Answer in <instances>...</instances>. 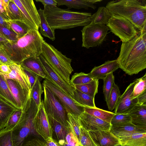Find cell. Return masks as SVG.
Returning a JSON list of instances; mask_svg holds the SVG:
<instances>
[{
  "label": "cell",
  "instance_id": "6da1fadb",
  "mask_svg": "<svg viewBox=\"0 0 146 146\" xmlns=\"http://www.w3.org/2000/svg\"><path fill=\"white\" fill-rule=\"evenodd\" d=\"M146 24L130 41L122 42L117 59L119 68L126 74H137L146 68Z\"/></svg>",
  "mask_w": 146,
  "mask_h": 146
},
{
  "label": "cell",
  "instance_id": "7a4b0ae2",
  "mask_svg": "<svg viewBox=\"0 0 146 146\" xmlns=\"http://www.w3.org/2000/svg\"><path fill=\"white\" fill-rule=\"evenodd\" d=\"M43 41L38 30L31 29L23 37L9 40L1 48L13 63L20 64L27 58L39 56L42 52Z\"/></svg>",
  "mask_w": 146,
  "mask_h": 146
},
{
  "label": "cell",
  "instance_id": "3957f363",
  "mask_svg": "<svg viewBox=\"0 0 146 146\" xmlns=\"http://www.w3.org/2000/svg\"><path fill=\"white\" fill-rule=\"evenodd\" d=\"M43 10L47 21L54 31L84 27L91 22V13L74 11L47 5L44 6Z\"/></svg>",
  "mask_w": 146,
  "mask_h": 146
},
{
  "label": "cell",
  "instance_id": "277c9868",
  "mask_svg": "<svg viewBox=\"0 0 146 146\" xmlns=\"http://www.w3.org/2000/svg\"><path fill=\"white\" fill-rule=\"evenodd\" d=\"M39 107L30 95L22 109L19 121L12 130L13 146H23L27 141L34 137L42 138L35 128V118Z\"/></svg>",
  "mask_w": 146,
  "mask_h": 146
},
{
  "label": "cell",
  "instance_id": "5b68a950",
  "mask_svg": "<svg viewBox=\"0 0 146 146\" xmlns=\"http://www.w3.org/2000/svg\"><path fill=\"white\" fill-rule=\"evenodd\" d=\"M111 15L122 16L139 31L146 24V1L116 0L109 2L106 7Z\"/></svg>",
  "mask_w": 146,
  "mask_h": 146
},
{
  "label": "cell",
  "instance_id": "8992f818",
  "mask_svg": "<svg viewBox=\"0 0 146 146\" xmlns=\"http://www.w3.org/2000/svg\"><path fill=\"white\" fill-rule=\"evenodd\" d=\"M41 54L64 80L70 84V77L73 71L71 64L72 59L67 57L53 46L44 40L42 43Z\"/></svg>",
  "mask_w": 146,
  "mask_h": 146
},
{
  "label": "cell",
  "instance_id": "52a82bcc",
  "mask_svg": "<svg viewBox=\"0 0 146 146\" xmlns=\"http://www.w3.org/2000/svg\"><path fill=\"white\" fill-rule=\"evenodd\" d=\"M43 86L44 93L43 104L47 115L68 127L67 123L68 113L51 90L45 85L43 84Z\"/></svg>",
  "mask_w": 146,
  "mask_h": 146
},
{
  "label": "cell",
  "instance_id": "ba28073f",
  "mask_svg": "<svg viewBox=\"0 0 146 146\" xmlns=\"http://www.w3.org/2000/svg\"><path fill=\"white\" fill-rule=\"evenodd\" d=\"M106 26L113 33L120 39L122 42L131 40L139 32L128 20L118 15H111Z\"/></svg>",
  "mask_w": 146,
  "mask_h": 146
},
{
  "label": "cell",
  "instance_id": "9c48e42d",
  "mask_svg": "<svg viewBox=\"0 0 146 146\" xmlns=\"http://www.w3.org/2000/svg\"><path fill=\"white\" fill-rule=\"evenodd\" d=\"M109 29L106 25L90 23L81 30L82 46L87 49L101 45L105 40Z\"/></svg>",
  "mask_w": 146,
  "mask_h": 146
},
{
  "label": "cell",
  "instance_id": "30bf717a",
  "mask_svg": "<svg viewBox=\"0 0 146 146\" xmlns=\"http://www.w3.org/2000/svg\"><path fill=\"white\" fill-rule=\"evenodd\" d=\"M43 84L51 90L57 97L68 113L79 117L84 111V107L77 103L72 97L48 80L45 79Z\"/></svg>",
  "mask_w": 146,
  "mask_h": 146
},
{
  "label": "cell",
  "instance_id": "8fae6325",
  "mask_svg": "<svg viewBox=\"0 0 146 146\" xmlns=\"http://www.w3.org/2000/svg\"><path fill=\"white\" fill-rule=\"evenodd\" d=\"M21 11L24 22L31 29L38 30L40 19L33 0H13Z\"/></svg>",
  "mask_w": 146,
  "mask_h": 146
},
{
  "label": "cell",
  "instance_id": "7c38bea8",
  "mask_svg": "<svg viewBox=\"0 0 146 146\" xmlns=\"http://www.w3.org/2000/svg\"><path fill=\"white\" fill-rule=\"evenodd\" d=\"M38 57L46 76V79L51 82L72 98L74 91L75 89L74 87L65 82L49 65L41 54Z\"/></svg>",
  "mask_w": 146,
  "mask_h": 146
},
{
  "label": "cell",
  "instance_id": "4fadbf2b",
  "mask_svg": "<svg viewBox=\"0 0 146 146\" xmlns=\"http://www.w3.org/2000/svg\"><path fill=\"white\" fill-rule=\"evenodd\" d=\"M135 82L130 84L124 93L121 95L115 109V114H127L136 104H138L137 98H133L132 93Z\"/></svg>",
  "mask_w": 146,
  "mask_h": 146
},
{
  "label": "cell",
  "instance_id": "5bb4252c",
  "mask_svg": "<svg viewBox=\"0 0 146 146\" xmlns=\"http://www.w3.org/2000/svg\"><path fill=\"white\" fill-rule=\"evenodd\" d=\"M78 120L81 126L87 131H110V123L90 115L85 111L79 116Z\"/></svg>",
  "mask_w": 146,
  "mask_h": 146
},
{
  "label": "cell",
  "instance_id": "9a60e30c",
  "mask_svg": "<svg viewBox=\"0 0 146 146\" xmlns=\"http://www.w3.org/2000/svg\"><path fill=\"white\" fill-rule=\"evenodd\" d=\"M34 124L36 131L44 140L51 137V128L43 107L42 101L35 117Z\"/></svg>",
  "mask_w": 146,
  "mask_h": 146
},
{
  "label": "cell",
  "instance_id": "2e32d148",
  "mask_svg": "<svg viewBox=\"0 0 146 146\" xmlns=\"http://www.w3.org/2000/svg\"><path fill=\"white\" fill-rule=\"evenodd\" d=\"M88 131L97 146H115L121 144L119 139L110 131L97 130Z\"/></svg>",
  "mask_w": 146,
  "mask_h": 146
},
{
  "label": "cell",
  "instance_id": "e0dca14e",
  "mask_svg": "<svg viewBox=\"0 0 146 146\" xmlns=\"http://www.w3.org/2000/svg\"><path fill=\"white\" fill-rule=\"evenodd\" d=\"M5 79L18 107L22 109L30 96L31 92L24 90L19 83L15 80L11 79Z\"/></svg>",
  "mask_w": 146,
  "mask_h": 146
},
{
  "label": "cell",
  "instance_id": "ac0fdd59",
  "mask_svg": "<svg viewBox=\"0 0 146 146\" xmlns=\"http://www.w3.org/2000/svg\"><path fill=\"white\" fill-rule=\"evenodd\" d=\"M51 131V138L59 146L65 141L67 135L71 131L69 128L58 122L52 117L47 116Z\"/></svg>",
  "mask_w": 146,
  "mask_h": 146
},
{
  "label": "cell",
  "instance_id": "d6986e66",
  "mask_svg": "<svg viewBox=\"0 0 146 146\" xmlns=\"http://www.w3.org/2000/svg\"><path fill=\"white\" fill-rule=\"evenodd\" d=\"M119 68L117 59L108 60L99 66L94 67L88 74L93 78L103 79L108 74L113 73Z\"/></svg>",
  "mask_w": 146,
  "mask_h": 146
},
{
  "label": "cell",
  "instance_id": "ffe728a7",
  "mask_svg": "<svg viewBox=\"0 0 146 146\" xmlns=\"http://www.w3.org/2000/svg\"><path fill=\"white\" fill-rule=\"evenodd\" d=\"M11 72L7 75H1L5 79H11L17 81L25 90L31 92V88L27 78L20 64L14 63L9 65Z\"/></svg>",
  "mask_w": 146,
  "mask_h": 146
},
{
  "label": "cell",
  "instance_id": "44dd1931",
  "mask_svg": "<svg viewBox=\"0 0 146 146\" xmlns=\"http://www.w3.org/2000/svg\"><path fill=\"white\" fill-rule=\"evenodd\" d=\"M131 123L138 127L146 130V106L137 104L128 113Z\"/></svg>",
  "mask_w": 146,
  "mask_h": 146
},
{
  "label": "cell",
  "instance_id": "7402d4cb",
  "mask_svg": "<svg viewBox=\"0 0 146 146\" xmlns=\"http://www.w3.org/2000/svg\"><path fill=\"white\" fill-rule=\"evenodd\" d=\"M110 131L119 139L131 133L146 132V130L129 123L119 125H111Z\"/></svg>",
  "mask_w": 146,
  "mask_h": 146
},
{
  "label": "cell",
  "instance_id": "603a6c76",
  "mask_svg": "<svg viewBox=\"0 0 146 146\" xmlns=\"http://www.w3.org/2000/svg\"><path fill=\"white\" fill-rule=\"evenodd\" d=\"M58 6L66 5L68 9L74 8L77 9L89 8L95 9L96 7L94 4L102 1V0H56Z\"/></svg>",
  "mask_w": 146,
  "mask_h": 146
},
{
  "label": "cell",
  "instance_id": "cb8c5ba5",
  "mask_svg": "<svg viewBox=\"0 0 146 146\" xmlns=\"http://www.w3.org/2000/svg\"><path fill=\"white\" fill-rule=\"evenodd\" d=\"M20 65L40 78L46 79V76L38 56L27 58L23 60Z\"/></svg>",
  "mask_w": 146,
  "mask_h": 146
},
{
  "label": "cell",
  "instance_id": "d4e9b609",
  "mask_svg": "<svg viewBox=\"0 0 146 146\" xmlns=\"http://www.w3.org/2000/svg\"><path fill=\"white\" fill-rule=\"evenodd\" d=\"M119 139L122 146H146V132L131 133Z\"/></svg>",
  "mask_w": 146,
  "mask_h": 146
},
{
  "label": "cell",
  "instance_id": "484cf974",
  "mask_svg": "<svg viewBox=\"0 0 146 146\" xmlns=\"http://www.w3.org/2000/svg\"><path fill=\"white\" fill-rule=\"evenodd\" d=\"M7 27L15 33L18 38L25 35L30 30V27L23 21L19 20H5Z\"/></svg>",
  "mask_w": 146,
  "mask_h": 146
},
{
  "label": "cell",
  "instance_id": "4316f807",
  "mask_svg": "<svg viewBox=\"0 0 146 146\" xmlns=\"http://www.w3.org/2000/svg\"><path fill=\"white\" fill-rule=\"evenodd\" d=\"M17 109L0 98V130L4 129L11 115Z\"/></svg>",
  "mask_w": 146,
  "mask_h": 146
},
{
  "label": "cell",
  "instance_id": "83f0119b",
  "mask_svg": "<svg viewBox=\"0 0 146 146\" xmlns=\"http://www.w3.org/2000/svg\"><path fill=\"white\" fill-rule=\"evenodd\" d=\"M0 98L17 109V104L10 91L5 80L0 74Z\"/></svg>",
  "mask_w": 146,
  "mask_h": 146
},
{
  "label": "cell",
  "instance_id": "f1b7e54d",
  "mask_svg": "<svg viewBox=\"0 0 146 146\" xmlns=\"http://www.w3.org/2000/svg\"><path fill=\"white\" fill-rule=\"evenodd\" d=\"M40 19L39 32L43 36L52 41L55 39L54 31L50 27L44 13V10L40 8L37 10Z\"/></svg>",
  "mask_w": 146,
  "mask_h": 146
},
{
  "label": "cell",
  "instance_id": "f546056e",
  "mask_svg": "<svg viewBox=\"0 0 146 146\" xmlns=\"http://www.w3.org/2000/svg\"><path fill=\"white\" fill-rule=\"evenodd\" d=\"M111 16L106 7H99L97 11L91 15V22L95 24L106 25Z\"/></svg>",
  "mask_w": 146,
  "mask_h": 146
},
{
  "label": "cell",
  "instance_id": "4dcf8cb0",
  "mask_svg": "<svg viewBox=\"0 0 146 146\" xmlns=\"http://www.w3.org/2000/svg\"><path fill=\"white\" fill-rule=\"evenodd\" d=\"M72 98L77 103L84 107H96L94 102V98L75 88L74 91Z\"/></svg>",
  "mask_w": 146,
  "mask_h": 146
},
{
  "label": "cell",
  "instance_id": "1f68e13d",
  "mask_svg": "<svg viewBox=\"0 0 146 146\" xmlns=\"http://www.w3.org/2000/svg\"><path fill=\"white\" fill-rule=\"evenodd\" d=\"M99 79H94L90 82L86 84L74 86L75 89L86 94L93 98L98 92Z\"/></svg>",
  "mask_w": 146,
  "mask_h": 146
},
{
  "label": "cell",
  "instance_id": "d6a6232c",
  "mask_svg": "<svg viewBox=\"0 0 146 146\" xmlns=\"http://www.w3.org/2000/svg\"><path fill=\"white\" fill-rule=\"evenodd\" d=\"M84 111L90 115L110 123L115 114L96 107L95 108L84 107Z\"/></svg>",
  "mask_w": 146,
  "mask_h": 146
},
{
  "label": "cell",
  "instance_id": "836d02e7",
  "mask_svg": "<svg viewBox=\"0 0 146 146\" xmlns=\"http://www.w3.org/2000/svg\"><path fill=\"white\" fill-rule=\"evenodd\" d=\"M7 11L9 20H19L24 21L21 11L13 0L9 1Z\"/></svg>",
  "mask_w": 146,
  "mask_h": 146
},
{
  "label": "cell",
  "instance_id": "e575fe53",
  "mask_svg": "<svg viewBox=\"0 0 146 146\" xmlns=\"http://www.w3.org/2000/svg\"><path fill=\"white\" fill-rule=\"evenodd\" d=\"M67 123L68 127L72 133L78 139L79 142L80 139V128L81 126L78 120V117L68 113Z\"/></svg>",
  "mask_w": 146,
  "mask_h": 146
},
{
  "label": "cell",
  "instance_id": "d590c367",
  "mask_svg": "<svg viewBox=\"0 0 146 146\" xmlns=\"http://www.w3.org/2000/svg\"><path fill=\"white\" fill-rule=\"evenodd\" d=\"M42 93V90L40 77L37 76L35 83L31 90V96L38 107H39L41 102V96Z\"/></svg>",
  "mask_w": 146,
  "mask_h": 146
},
{
  "label": "cell",
  "instance_id": "8d00e7d4",
  "mask_svg": "<svg viewBox=\"0 0 146 146\" xmlns=\"http://www.w3.org/2000/svg\"><path fill=\"white\" fill-rule=\"evenodd\" d=\"M114 78L113 73H111L102 79L104 82L103 93L107 106L108 104L109 97L113 85L114 83Z\"/></svg>",
  "mask_w": 146,
  "mask_h": 146
},
{
  "label": "cell",
  "instance_id": "74e56055",
  "mask_svg": "<svg viewBox=\"0 0 146 146\" xmlns=\"http://www.w3.org/2000/svg\"><path fill=\"white\" fill-rule=\"evenodd\" d=\"M120 96L119 88L114 82L110 95L107 106L109 110L112 111L115 108Z\"/></svg>",
  "mask_w": 146,
  "mask_h": 146
},
{
  "label": "cell",
  "instance_id": "f35d334b",
  "mask_svg": "<svg viewBox=\"0 0 146 146\" xmlns=\"http://www.w3.org/2000/svg\"><path fill=\"white\" fill-rule=\"evenodd\" d=\"M94 78L91 77L88 74L83 72L75 73L70 80V84L73 86L87 83L92 81Z\"/></svg>",
  "mask_w": 146,
  "mask_h": 146
},
{
  "label": "cell",
  "instance_id": "ab89813d",
  "mask_svg": "<svg viewBox=\"0 0 146 146\" xmlns=\"http://www.w3.org/2000/svg\"><path fill=\"white\" fill-rule=\"evenodd\" d=\"M134 82L135 85L132 96L133 98H135L146 91V73L142 77L136 79Z\"/></svg>",
  "mask_w": 146,
  "mask_h": 146
},
{
  "label": "cell",
  "instance_id": "60d3db41",
  "mask_svg": "<svg viewBox=\"0 0 146 146\" xmlns=\"http://www.w3.org/2000/svg\"><path fill=\"white\" fill-rule=\"evenodd\" d=\"M22 113V109L15 111L9 117L4 129L8 131L12 130L19 121Z\"/></svg>",
  "mask_w": 146,
  "mask_h": 146
},
{
  "label": "cell",
  "instance_id": "b9f144b4",
  "mask_svg": "<svg viewBox=\"0 0 146 146\" xmlns=\"http://www.w3.org/2000/svg\"><path fill=\"white\" fill-rule=\"evenodd\" d=\"M80 130V135L79 146H97L91 138L88 131L81 126Z\"/></svg>",
  "mask_w": 146,
  "mask_h": 146
},
{
  "label": "cell",
  "instance_id": "7bdbcfd3",
  "mask_svg": "<svg viewBox=\"0 0 146 146\" xmlns=\"http://www.w3.org/2000/svg\"><path fill=\"white\" fill-rule=\"evenodd\" d=\"M131 123V118L128 114H115L111 122V125H117Z\"/></svg>",
  "mask_w": 146,
  "mask_h": 146
},
{
  "label": "cell",
  "instance_id": "ee69618b",
  "mask_svg": "<svg viewBox=\"0 0 146 146\" xmlns=\"http://www.w3.org/2000/svg\"><path fill=\"white\" fill-rule=\"evenodd\" d=\"M11 132L4 128L0 131V146H13Z\"/></svg>",
  "mask_w": 146,
  "mask_h": 146
},
{
  "label": "cell",
  "instance_id": "f6af8a7d",
  "mask_svg": "<svg viewBox=\"0 0 146 146\" xmlns=\"http://www.w3.org/2000/svg\"><path fill=\"white\" fill-rule=\"evenodd\" d=\"M0 33L5 38L10 41L18 39L17 35L9 29L0 25Z\"/></svg>",
  "mask_w": 146,
  "mask_h": 146
},
{
  "label": "cell",
  "instance_id": "bcb514c9",
  "mask_svg": "<svg viewBox=\"0 0 146 146\" xmlns=\"http://www.w3.org/2000/svg\"><path fill=\"white\" fill-rule=\"evenodd\" d=\"M59 146H79L78 141L70 131L67 135L64 143Z\"/></svg>",
  "mask_w": 146,
  "mask_h": 146
},
{
  "label": "cell",
  "instance_id": "7dc6e473",
  "mask_svg": "<svg viewBox=\"0 0 146 146\" xmlns=\"http://www.w3.org/2000/svg\"><path fill=\"white\" fill-rule=\"evenodd\" d=\"M21 68L27 78L31 90L35 83L37 76L21 66Z\"/></svg>",
  "mask_w": 146,
  "mask_h": 146
},
{
  "label": "cell",
  "instance_id": "c3c4849f",
  "mask_svg": "<svg viewBox=\"0 0 146 146\" xmlns=\"http://www.w3.org/2000/svg\"><path fill=\"white\" fill-rule=\"evenodd\" d=\"M23 146H45L44 140L38 137H34L29 139Z\"/></svg>",
  "mask_w": 146,
  "mask_h": 146
},
{
  "label": "cell",
  "instance_id": "681fc988",
  "mask_svg": "<svg viewBox=\"0 0 146 146\" xmlns=\"http://www.w3.org/2000/svg\"><path fill=\"white\" fill-rule=\"evenodd\" d=\"M9 1V0H0V14L5 20H9L7 11Z\"/></svg>",
  "mask_w": 146,
  "mask_h": 146
},
{
  "label": "cell",
  "instance_id": "f907efd6",
  "mask_svg": "<svg viewBox=\"0 0 146 146\" xmlns=\"http://www.w3.org/2000/svg\"><path fill=\"white\" fill-rule=\"evenodd\" d=\"M0 62L1 64L8 65L13 63L2 48H0Z\"/></svg>",
  "mask_w": 146,
  "mask_h": 146
},
{
  "label": "cell",
  "instance_id": "816d5d0a",
  "mask_svg": "<svg viewBox=\"0 0 146 146\" xmlns=\"http://www.w3.org/2000/svg\"><path fill=\"white\" fill-rule=\"evenodd\" d=\"M9 65L1 64L0 65V74L7 75L11 72Z\"/></svg>",
  "mask_w": 146,
  "mask_h": 146
},
{
  "label": "cell",
  "instance_id": "f5cc1de1",
  "mask_svg": "<svg viewBox=\"0 0 146 146\" xmlns=\"http://www.w3.org/2000/svg\"><path fill=\"white\" fill-rule=\"evenodd\" d=\"M36 1L41 3L44 6H56L57 3L56 0H36Z\"/></svg>",
  "mask_w": 146,
  "mask_h": 146
},
{
  "label": "cell",
  "instance_id": "db71d44e",
  "mask_svg": "<svg viewBox=\"0 0 146 146\" xmlns=\"http://www.w3.org/2000/svg\"><path fill=\"white\" fill-rule=\"evenodd\" d=\"M138 104L146 106V91L143 93L137 98Z\"/></svg>",
  "mask_w": 146,
  "mask_h": 146
},
{
  "label": "cell",
  "instance_id": "11a10c76",
  "mask_svg": "<svg viewBox=\"0 0 146 146\" xmlns=\"http://www.w3.org/2000/svg\"><path fill=\"white\" fill-rule=\"evenodd\" d=\"M45 146H59L51 137H49L44 140Z\"/></svg>",
  "mask_w": 146,
  "mask_h": 146
},
{
  "label": "cell",
  "instance_id": "9f6ffc18",
  "mask_svg": "<svg viewBox=\"0 0 146 146\" xmlns=\"http://www.w3.org/2000/svg\"><path fill=\"white\" fill-rule=\"evenodd\" d=\"M9 41L4 36H0V48H1L5 43Z\"/></svg>",
  "mask_w": 146,
  "mask_h": 146
},
{
  "label": "cell",
  "instance_id": "6f0895ef",
  "mask_svg": "<svg viewBox=\"0 0 146 146\" xmlns=\"http://www.w3.org/2000/svg\"><path fill=\"white\" fill-rule=\"evenodd\" d=\"M115 146H122V145L121 144H119L118 145H116Z\"/></svg>",
  "mask_w": 146,
  "mask_h": 146
},
{
  "label": "cell",
  "instance_id": "680465c9",
  "mask_svg": "<svg viewBox=\"0 0 146 146\" xmlns=\"http://www.w3.org/2000/svg\"><path fill=\"white\" fill-rule=\"evenodd\" d=\"M0 36H3L2 35L1 33H0Z\"/></svg>",
  "mask_w": 146,
  "mask_h": 146
},
{
  "label": "cell",
  "instance_id": "91938a15",
  "mask_svg": "<svg viewBox=\"0 0 146 146\" xmlns=\"http://www.w3.org/2000/svg\"><path fill=\"white\" fill-rule=\"evenodd\" d=\"M1 64V63H0V65Z\"/></svg>",
  "mask_w": 146,
  "mask_h": 146
}]
</instances>
